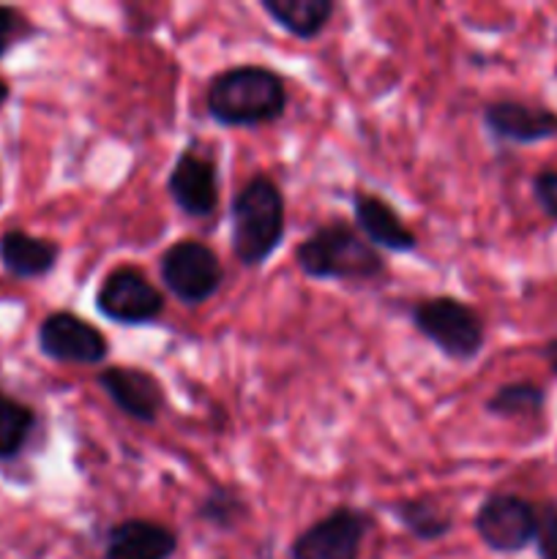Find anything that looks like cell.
<instances>
[{"instance_id":"obj_15","label":"cell","mask_w":557,"mask_h":559,"mask_svg":"<svg viewBox=\"0 0 557 559\" xmlns=\"http://www.w3.org/2000/svg\"><path fill=\"white\" fill-rule=\"evenodd\" d=\"M60 249L47 238L11 229L0 238V262L16 278H42L55 271Z\"/></svg>"},{"instance_id":"obj_11","label":"cell","mask_w":557,"mask_h":559,"mask_svg":"<svg viewBox=\"0 0 557 559\" xmlns=\"http://www.w3.org/2000/svg\"><path fill=\"white\" fill-rule=\"evenodd\" d=\"M109 402L131 420L156 424L164 409V391L156 377L137 366H107L96 377Z\"/></svg>"},{"instance_id":"obj_3","label":"cell","mask_w":557,"mask_h":559,"mask_svg":"<svg viewBox=\"0 0 557 559\" xmlns=\"http://www.w3.org/2000/svg\"><path fill=\"white\" fill-rule=\"evenodd\" d=\"M295 265L315 282L369 284L386 276V260L380 251L344 222L315 229L295 249Z\"/></svg>"},{"instance_id":"obj_25","label":"cell","mask_w":557,"mask_h":559,"mask_svg":"<svg viewBox=\"0 0 557 559\" xmlns=\"http://www.w3.org/2000/svg\"><path fill=\"white\" fill-rule=\"evenodd\" d=\"M9 85H5V82L3 80H0V107H3V104L5 102H9Z\"/></svg>"},{"instance_id":"obj_2","label":"cell","mask_w":557,"mask_h":559,"mask_svg":"<svg viewBox=\"0 0 557 559\" xmlns=\"http://www.w3.org/2000/svg\"><path fill=\"white\" fill-rule=\"evenodd\" d=\"M229 246L244 267H260L282 246L287 229L282 189L268 175H254L229 202Z\"/></svg>"},{"instance_id":"obj_12","label":"cell","mask_w":557,"mask_h":559,"mask_svg":"<svg viewBox=\"0 0 557 559\" xmlns=\"http://www.w3.org/2000/svg\"><path fill=\"white\" fill-rule=\"evenodd\" d=\"M353 216L358 224V233L375 249L380 246L393 254H410V251L418 249V238H415L413 229L402 222V216L382 197L371 194V191L355 194Z\"/></svg>"},{"instance_id":"obj_7","label":"cell","mask_w":557,"mask_h":559,"mask_svg":"<svg viewBox=\"0 0 557 559\" xmlns=\"http://www.w3.org/2000/svg\"><path fill=\"white\" fill-rule=\"evenodd\" d=\"M371 516L358 508L342 506L328 516L317 519L289 546L293 559H360Z\"/></svg>"},{"instance_id":"obj_9","label":"cell","mask_w":557,"mask_h":559,"mask_svg":"<svg viewBox=\"0 0 557 559\" xmlns=\"http://www.w3.org/2000/svg\"><path fill=\"white\" fill-rule=\"evenodd\" d=\"M38 349L58 364L98 366L107 360L109 342L82 317L71 311H55L38 325Z\"/></svg>"},{"instance_id":"obj_19","label":"cell","mask_w":557,"mask_h":559,"mask_svg":"<svg viewBox=\"0 0 557 559\" xmlns=\"http://www.w3.org/2000/svg\"><path fill=\"white\" fill-rule=\"evenodd\" d=\"M197 516L216 530H235L249 516V502L233 486L216 484L202 497L200 508H197Z\"/></svg>"},{"instance_id":"obj_4","label":"cell","mask_w":557,"mask_h":559,"mask_svg":"<svg viewBox=\"0 0 557 559\" xmlns=\"http://www.w3.org/2000/svg\"><path fill=\"white\" fill-rule=\"evenodd\" d=\"M415 331L435 344L446 358L473 360L484 347V320L473 306L457 298H426L410 311Z\"/></svg>"},{"instance_id":"obj_14","label":"cell","mask_w":557,"mask_h":559,"mask_svg":"<svg viewBox=\"0 0 557 559\" xmlns=\"http://www.w3.org/2000/svg\"><path fill=\"white\" fill-rule=\"evenodd\" d=\"M178 535L151 519H126L107 533L104 559H169Z\"/></svg>"},{"instance_id":"obj_24","label":"cell","mask_w":557,"mask_h":559,"mask_svg":"<svg viewBox=\"0 0 557 559\" xmlns=\"http://www.w3.org/2000/svg\"><path fill=\"white\" fill-rule=\"evenodd\" d=\"M546 360H549L552 371H555V374H557V342H552L549 347H546Z\"/></svg>"},{"instance_id":"obj_16","label":"cell","mask_w":557,"mask_h":559,"mask_svg":"<svg viewBox=\"0 0 557 559\" xmlns=\"http://www.w3.org/2000/svg\"><path fill=\"white\" fill-rule=\"evenodd\" d=\"M260 9L284 33L300 41H311L328 27L336 3L333 0H260Z\"/></svg>"},{"instance_id":"obj_6","label":"cell","mask_w":557,"mask_h":559,"mask_svg":"<svg viewBox=\"0 0 557 559\" xmlns=\"http://www.w3.org/2000/svg\"><path fill=\"white\" fill-rule=\"evenodd\" d=\"M96 311L115 325H151L164 314V295L137 267H115L96 293Z\"/></svg>"},{"instance_id":"obj_1","label":"cell","mask_w":557,"mask_h":559,"mask_svg":"<svg viewBox=\"0 0 557 559\" xmlns=\"http://www.w3.org/2000/svg\"><path fill=\"white\" fill-rule=\"evenodd\" d=\"M205 109L224 129H257L287 109V85L265 66H233L208 82Z\"/></svg>"},{"instance_id":"obj_20","label":"cell","mask_w":557,"mask_h":559,"mask_svg":"<svg viewBox=\"0 0 557 559\" xmlns=\"http://www.w3.org/2000/svg\"><path fill=\"white\" fill-rule=\"evenodd\" d=\"M544 407V391L530 382H511L491 393L486 402V413L500 415V418H528V415H538Z\"/></svg>"},{"instance_id":"obj_18","label":"cell","mask_w":557,"mask_h":559,"mask_svg":"<svg viewBox=\"0 0 557 559\" xmlns=\"http://www.w3.org/2000/svg\"><path fill=\"white\" fill-rule=\"evenodd\" d=\"M33 429H36V413L27 404L0 393V462L20 456Z\"/></svg>"},{"instance_id":"obj_21","label":"cell","mask_w":557,"mask_h":559,"mask_svg":"<svg viewBox=\"0 0 557 559\" xmlns=\"http://www.w3.org/2000/svg\"><path fill=\"white\" fill-rule=\"evenodd\" d=\"M33 33H36V27H33L20 11L11 9V5H0V58H3L14 44L33 36Z\"/></svg>"},{"instance_id":"obj_10","label":"cell","mask_w":557,"mask_h":559,"mask_svg":"<svg viewBox=\"0 0 557 559\" xmlns=\"http://www.w3.org/2000/svg\"><path fill=\"white\" fill-rule=\"evenodd\" d=\"M167 194L189 218H211L218 207V167L189 145L175 158L167 178Z\"/></svg>"},{"instance_id":"obj_23","label":"cell","mask_w":557,"mask_h":559,"mask_svg":"<svg viewBox=\"0 0 557 559\" xmlns=\"http://www.w3.org/2000/svg\"><path fill=\"white\" fill-rule=\"evenodd\" d=\"M533 191L538 205L549 213L552 218H557V173H541L533 180Z\"/></svg>"},{"instance_id":"obj_22","label":"cell","mask_w":557,"mask_h":559,"mask_svg":"<svg viewBox=\"0 0 557 559\" xmlns=\"http://www.w3.org/2000/svg\"><path fill=\"white\" fill-rule=\"evenodd\" d=\"M538 557L557 559V508H549L538 522Z\"/></svg>"},{"instance_id":"obj_17","label":"cell","mask_w":557,"mask_h":559,"mask_svg":"<svg viewBox=\"0 0 557 559\" xmlns=\"http://www.w3.org/2000/svg\"><path fill=\"white\" fill-rule=\"evenodd\" d=\"M391 513L418 540H440L453 530V513L442 502L429 500V497L393 502Z\"/></svg>"},{"instance_id":"obj_5","label":"cell","mask_w":557,"mask_h":559,"mask_svg":"<svg viewBox=\"0 0 557 559\" xmlns=\"http://www.w3.org/2000/svg\"><path fill=\"white\" fill-rule=\"evenodd\" d=\"M162 282L183 306H202L222 289L224 267L218 254L197 238H180L158 262Z\"/></svg>"},{"instance_id":"obj_8","label":"cell","mask_w":557,"mask_h":559,"mask_svg":"<svg viewBox=\"0 0 557 559\" xmlns=\"http://www.w3.org/2000/svg\"><path fill=\"white\" fill-rule=\"evenodd\" d=\"M473 527L491 551L511 555L522 551L538 535V516L522 497L491 495L489 500L481 502Z\"/></svg>"},{"instance_id":"obj_13","label":"cell","mask_w":557,"mask_h":559,"mask_svg":"<svg viewBox=\"0 0 557 559\" xmlns=\"http://www.w3.org/2000/svg\"><path fill=\"white\" fill-rule=\"evenodd\" d=\"M484 123L491 136L513 145H530L557 134V115L522 102H491L484 109Z\"/></svg>"}]
</instances>
